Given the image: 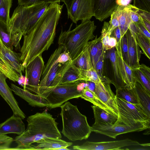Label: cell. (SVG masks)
I'll return each mask as SVG.
<instances>
[{
	"mask_svg": "<svg viewBox=\"0 0 150 150\" xmlns=\"http://www.w3.org/2000/svg\"><path fill=\"white\" fill-rule=\"evenodd\" d=\"M63 6L58 3L50 4L33 27L23 35L20 57L25 68L53 43Z\"/></svg>",
	"mask_w": 150,
	"mask_h": 150,
	"instance_id": "obj_1",
	"label": "cell"
},
{
	"mask_svg": "<svg viewBox=\"0 0 150 150\" xmlns=\"http://www.w3.org/2000/svg\"><path fill=\"white\" fill-rule=\"evenodd\" d=\"M27 121L26 129L15 138L14 141L17 146L12 150H33L35 146L32 144L39 140L47 137H62L55 119L45 110L29 116Z\"/></svg>",
	"mask_w": 150,
	"mask_h": 150,
	"instance_id": "obj_2",
	"label": "cell"
},
{
	"mask_svg": "<svg viewBox=\"0 0 150 150\" xmlns=\"http://www.w3.org/2000/svg\"><path fill=\"white\" fill-rule=\"evenodd\" d=\"M50 4L43 2L28 6L18 5L15 9L7 27L13 36L16 48H20L22 36L33 27Z\"/></svg>",
	"mask_w": 150,
	"mask_h": 150,
	"instance_id": "obj_3",
	"label": "cell"
},
{
	"mask_svg": "<svg viewBox=\"0 0 150 150\" xmlns=\"http://www.w3.org/2000/svg\"><path fill=\"white\" fill-rule=\"evenodd\" d=\"M72 25L67 31L62 29L58 43L63 46L64 51L69 54L74 61L82 53L89 41L95 37L93 33L96 26L94 21L91 20L82 21L71 30Z\"/></svg>",
	"mask_w": 150,
	"mask_h": 150,
	"instance_id": "obj_4",
	"label": "cell"
},
{
	"mask_svg": "<svg viewBox=\"0 0 150 150\" xmlns=\"http://www.w3.org/2000/svg\"><path fill=\"white\" fill-rule=\"evenodd\" d=\"M60 115L62 122V133L72 141L86 139L92 132L86 116L82 114L77 106L69 101L61 105Z\"/></svg>",
	"mask_w": 150,
	"mask_h": 150,
	"instance_id": "obj_5",
	"label": "cell"
},
{
	"mask_svg": "<svg viewBox=\"0 0 150 150\" xmlns=\"http://www.w3.org/2000/svg\"><path fill=\"white\" fill-rule=\"evenodd\" d=\"M64 51L59 45L52 54L44 67L38 87V95L43 97L59 84L67 70L74 64L72 61L62 63L59 57Z\"/></svg>",
	"mask_w": 150,
	"mask_h": 150,
	"instance_id": "obj_6",
	"label": "cell"
},
{
	"mask_svg": "<svg viewBox=\"0 0 150 150\" xmlns=\"http://www.w3.org/2000/svg\"><path fill=\"white\" fill-rule=\"evenodd\" d=\"M86 86L84 80L59 84L43 97L48 102L50 109L60 107L70 99L80 97Z\"/></svg>",
	"mask_w": 150,
	"mask_h": 150,
	"instance_id": "obj_7",
	"label": "cell"
},
{
	"mask_svg": "<svg viewBox=\"0 0 150 150\" xmlns=\"http://www.w3.org/2000/svg\"><path fill=\"white\" fill-rule=\"evenodd\" d=\"M118 115L115 123L127 125L139 122L150 123L149 118L144 110L139 104H133L116 97Z\"/></svg>",
	"mask_w": 150,
	"mask_h": 150,
	"instance_id": "obj_8",
	"label": "cell"
},
{
	"mask_svg": "<svg viewBox=\"0 0 150 150\" xmlns=\"http://www.w3.org/2000/svg\"><path fill=\"white\" fill-rule=\"evenodd\" d=\"M92 132L104 134L113 138L119 135L134 132L141 131L150 128V123L139 122L134 125H127L115 123L113 124L93 125Z\"/></svg>",
	"mask_w": 150,
	"mask_h": 150,
	"instance_id": "obj_9",
	"label": "cell"
},
{
	"mask_svg": "<svg viewBox=\"0 0 150 150\" xmlns=\"http://www.w3.org/2000/svg\"><path fill=\"white\" fill-rule=\"evenodd\" d=\"M42 54L37 56L25 68L27 83L24 89L26 88L38 95L39 83L45 66Z\"/></svg>",
	"mask_w": 150,
	"mask_h": 150,
	"instance_id": "obj_10",
	"label": "cell"
},
{
	"mask_svg": "<svg viewBox=\"0 0 150 150\" xmlns=\"http://www.w3.org/2000/svg\"><path fill=\"white\" fill-rule=\"evenodd\" d=\"M94 0H74L67 9L68 18L75 24L79 20H90L94 15Z\"/></svg>",
	"mask_w": 150,
	"mask_h": 150,
	"instance_id": "obj_11",
	"label": "cell"
},
{
	"mask_svg": "<svg viewBox=\"0 0 150 150\" xmlns=\"http://www.w3.org/2000/svg\"><path fill=\"white\" fill-rule=\"evenodd\" d=\"M140 144L137 141L127 139L120 140L100 142L87 141L81 145L74 146L73 148L74 150H120L122 149L120 148L125 146Z\"/></svg>",
	"mask_w": 150,
	"mask_h": 150,
	"instance_id": "obj_12",
	"label": "cell"
},
{
	"mask_svg": "<svg viewBox=\"0 0 150 150\" xmlns=\"http://www.w3.org/2000/svg\"><path fill=\"white\" fill-rule=\"evenodd\" d=\"M101 83H96L94 93L107 107L112 113L118 117V113L115 95L112 91L110 80L105 77Z\"/></svg>",
	"mask_w": 150,
	"mask_h": 150,
	"instance_id": "obj_13",
	"label": "cell"
},
{
	"mask_svg": "<svg viewBox=\"0 0 150 150\" xmlns=\"http://www.w3.org/2000/svg\"><path fill=\"white\" fill-rule=\"evenodd\" d=\"M117 65L120 77L125 85L132 89L134 87L136 81L132 68L125 62L123 58L121 51L120 41L115 47Z\"/></svg>",
	"mask_w": 150,
	"mask_h": 150,
	"instance_id": "obj_14",
	"label": "cell"
},
{
	"mask_svg": "<svg viewBox=\"0 0 150 150\" xmlns=\"http://www.w3.org/2000/svg\"><path fill=\"white\" fill-rule=\"evenodd\" d=\"M8 78L0 71V95L10 106L13 115L20 117L22 119L25 115L20 109L15 99L12 91L7 85L6 79Z\"/></svg>",
	"mask_w": 150,
	"mask_h": 150,
	"instance_id": "obj_15",
	"label": "cell"
},
{
	"mask_svg": "<svg viewBox=\"0 0 150 150\" xmlns=\"http://www.w3.org/2000/svg\"><path fill=\"white\" fill-rule=\"evenodd\" d=\"M11 89L15 94L32 106L48 108L49 106L48 102L45 98L37 94H32L27 89L21 88L12 83L11 84Z\"/></svg>",
	"mask_w": 150,
	"mask_h": 150,
	"instance_id": "obj_16",
	"label": "cell"
},
{
	"mask_svg": "<svg viewBox=\"0 0 150 150\" xmlns=\"http://www.w3.org/2000/svg\"><path fill=\"white\" fill-rule=\"evenodd\" d=\"M117 0H94V16L102 22L109 17L118 6Z\"/></svg>",
	"mask_w": 150,
	"mask_h": 150,
	"instance_id": "obj_17",
	"label": "cell"
},
{
	"mask_svg": "<svg viewBox=\"0 0 150 150\" xmlns=\"http://www.w3.org/2000/svg\"><path fill=\"white\" fill-rule=\"evenodd\" d=\"M125 34L128 46V65L132 68L138 67L140 65L141 51L136 41L135 34L131 33L128 29Z\"/></svg>",
	"mask_w": 150,
	"mask_h": 150,
	"instance_id": "obj_18",
	"label": "cell"
},
{
	"mask_svg": "<svg viewBox=\"0 0 150 150\" xmlns=\"http://www.w3.org/2000/svg\"><path fill=\"white\" fill-rule=\"evenodd\" d=\"M22 120L20 117L13 115L0 124V134L13 133L19 135L22 134L25 128Z\"/></svg>",
	"mask_w": 150,
	"mask_h": 150,
	"instance_id": "obj_19",
	"label": "cell"
},
{
	"mask_svg": "<svg viewBox=\"0 0 150 150\" xmlns=\"http://www.w3.org/2000/svg\"><path fill=\"white\" fill-rule=\"evenodd\" d=\"M0 50L7 63L19 75L21 78H22V73L24 71L25 67L21 62L20 56L18 54L6 47L0 38Z\"/></svg>",
	"mask_w": 150,
	"mask_h": 150,
	"instance_id": "obj_20",
	"label": "cell"
},
{
	"mask_svg": "<svg viewBox=\"0 0 150 150\" xmlns=\"http://www.w3.org/2000/svg\"><path fill=\"white\" fill-rule=\"evenodd\" d=\"M38 144L35 146L34 150H58L71 146L72 143L67 142L60 138L47 137L36 141Z\"/></svg>",
	"mask_w": 150,
	"mask_h": 150,
	"instance_id": "obj_21",
	"label": "cell"
},
{
	"mask_svg": "<svg viewBox=\"0 0 150 150\" xmlns=\"http://www.w3.org/2000/svg\"><path fill=\"white\" fill-rule=\"evenodd\" d=\"M109 50L107 56L109 59L111 67L112 77V79L110 80L111 83L114 85L116 90L125 85L120 74L117 61L115 47H113Z\"/></svg>",
	"mask_w": 150,
	"mask_h": 150,
	"instance_id": "obj_22",
	"label": "cell"
},
{
	"mask_svg": "<svg viewBox=\"0 0 150 150\" xmlns=\"http://www.w3.org/2000/svg\"><path fill=\"white\" fill-rule=\"evenodd\" d=\"M95 120L93 125L113 124L117 121L118 117L95 105L92 106Z\"/></svg>",
	"mask_w": 150,
	"mask_h": 150,
	"instance_id": "obj_23",
	"label": "cell"
},
{
	"mask_svg": "<svg viewBox=\"0 0 150 150\" xmlns=\"http://www.w3.org/2000/svg\"><path fill=\"white\" fill-rule=\"evenodd\" d=\"M115 10L122 37L125 34L132 22L129 9L128 5L126 6H119Z\"/></svg>",
	"mask_w": 150,
	"mask_h": 150,
	"instance_id": "obj_24",
	"label": "cell"
},
{
	"mask_svg": "<svg viewBox=\"0 0 150 150\" xmlns=\"http://www.w3.org/2000/svg\"><path fill=\"white\" fill-rule=\"evenodd\" d=\"M136 81L134 88L139 104L143 108L148 117L150 118V93L138 81Z\"/></svg>",
	"mask_w": 150,
	"mask_h": 150,
	"instance_id": "obj_25",
	"label": "cell"
},
{
	"mask_svg": "<svg viewBox=\"0 0 150 150\" xmlns=\"http://www.w3.org/2000/svg\"><path fill=\"white\" fill-rule=\"evenodd\" d=\"M101 39V35L98 38L96 35L94 40L88 42L91 60L92 65L95 69L96 63L104 49Z\"/></svg>",
	"mask_w": 150,
	"mask_h": 150,
	"instance_id": "obj_26",
	"label": "cell"
},
{
	"mask_svg": "<svg viewBox=\"0 0 150 150\" xmlns=\"http://www.w3.org/2000/svg\"><path fill=\"white\" fill-rule=\"evenodd\" d=\"M74 64L82 73L93 67L91 60L89 51L88 42L78 57L74 61Z\"/></svg>",
	"mask_w": 150,
	"mask_h": 150,
	"instance_id": "obj_27",
	"label": "cell"
},
{
	"mask_svg": "<svg viewBox=\"0 0 150 150\" xmlns=\"http://www.w3.org/2000/svg\"><path fill=\"white\" fill-rule=\"evenodd\" d=\"M80 80L86 81V79L81 71L73 64L65 73L59 85Z\"/></svg>",
	"mask_w": 150,
	"mask_h": 150,
	"instance_id": "obj_28",
	"label": "cell"
},
{
	"mask_svg": "<svg viewBox=\"0 0 150 150\" xmlns=\"http://www.w3.org/2000/svg\"><path fill=\"white\" fill-rule=\"evenodd\" d=\"M115 97L133 104H139L134 88L130 89L125 86L116 90Z\"/></svg>",
	"mask_w": 150,
	"mask_h": 150,
	"instance_id": "obj_29",
	"label": "cell"
},
{
	"mask_svg": "<svg viewBox=\"0 0 150 150\" xmlns=\"http://www.w3.org/2000/svg\"><path fill=\"white\" fill-rule=\"evenodd\" d=\"M0 71L13 82H18L21 79L19 75L6 62L0 50Z\"/></svg>",
	"mask_w": 150,
	"mask_h": 150,
	"instance_id": "obj_30",
	"label": "cell"
},
{
	"mask_svg": "<svg viewBox=\"0 0 150 150\" xmlns=\"http://www.w3.org/2000/svg\"><path fill=\"white\" fill-rule=\"evenodd\" d=\"M80 97L91 102L94 105L97 106L113 114L107 107L96 96L95 94L88 88L87 86L82 90V95Z\"/></svg>",
	"mask_w": 150,
	"mask_h": 150,
	"instance_id": "obj_31",
	"label": "cell"
},
{
	"mask_svg": "<svg viewBox=\"0 0 150 150\" xmlns=\"http://www.w3.org/2000/svg\"><path fill=\"white\" fill-rule=\"evenodd\" d=\"M0 38L5 46L13 50L14 46L13 36L8 31L7 25L0 21Z\"/></svg>",
	"mask_w": 150,
	"mask_h": 150,
	"instance_id": "obj_32",
	"label": "cell"
},
{
	"mask_svg": "<svg viewBox=\"0 0 150 150\" xmlns=\"http://www.w3.org/2000/svg\"><path fill=\"white\" fill-rule=\"evenodd\" d=\"M135 36L137 43L142 50L143 54L150 59V40L139 31L135 33Z\"/></svg>",
	"mask_w": 150,
	"mask_h": 150,
	"instance_id": "obj_33",
	"label": "cell"
},
{
	"mask_svg": "<svg viewBox=\"0 0 150 150\" xmlns=\"http://www.w3.org/2000/svg\"><path fill=\"white\" fill-rule=\"evenodd\" d=\"M12 0H5L0 6V21L8 25L10 18V11Z\"/></svg>",
	"mask_w": 150,
	"mask_h": 150,
	"instance_id": "obj_34",
	"label": "cell"
},
{
	"mask_svg": "<svg viewBox=\"0 0 150 150\" xmlns=\"http://www.w3.org/2000/svg\"><path fill=\"white\" fill-rule=\"evenodd\" d=\"M135 80L140 83L150 93V80L141 72L138 68H132Z\"/></svg>",
	"mask_w": 150,
	"mask_h": 150,
	"instance_id": "obj_35",
	"label": "cell"
},
{
	"mask_svg": "<svg viewBox=\"0 0 150 150\" xmlns=\"http://www.w3.org/2000/svg\"><path fill=\"white\" fill-rule=\"evenodd\" d=\"M109 25V23L104 22L101 31V42L103 47L106 50H108V43L112 34L108 31Z\"/></svg>",
	"mask_w": 150,
	"mask_h": 150,
	"instance_id": "obj_36",
	"label": "cell"
},
{
	"mask_svg": "<svg viewBox=\"0 0 150 150\" xmlns=\"http://www.w3.org/2000/svg\"><path fill=\"white\" fill-rule=\"evenodd\" d=\"M82 74L85 78L86 80L93 82L95 83H101L102 81L93 67L85 71Z\"/></svg>",
	"mask_w": 150,
	"mask_h": 150,
	"instance_id": "obj_37",
	"label": "cell"
},
{
	"mask_svg": "<svg viewBox=\"0 0 150 150\" xmlns=\"http://www.w3.org/2000/svg\"><path fill=\"white\" fill-rule=\"evenodd\" d=\"M106 51L104 48L95 67V70L102 81L105 77L103 76V65Z\"/></svg>",
	"mask_w": 150,
	"mask_h": 150,
	"instance_id": "obj_38",
	"label": "cell"
},
{
	"mask_svg": "<svg viewBox=\"0 0 150 150\" xmlns=\"http://www.w3.org/2000/svg\"><path fill=\"white\" fill-rule=\"evenodd\" d=\"M62 0H17L18 5L28 6L40 3L59 4Z\"/></svg>",
	"mask_w": 150,
	"mask_h": 150,
	"instance_id": "obj_39",
	"label": "cell"
},
{
	"mask_svg": "<svg viewBox=\"0 0 150 150\" xmlns=\"http://www.w3.org/2000/svg\"><path fill=\"white\" fill-rule=\"evenodd\" d=\"M120 44L121 51L123 58L128 65V46L127 40L125 34L121 38Z\"/></svg>",
	"mask_w": 150,
	"mask_h": 150,
	"instance_id": "obj_40",
	"label": "cell"
},
{
	"mask_svg": "<svg viewBox=\"0 0 150 150\" xmlns=\"http://www.w3.org/2000/svg\"><path fill=\"white\" fill-rule=\"evenodd\" d=\"M128 6L129 9L130 17L132 22L134 23L141 22L142 18L138 12L139 9L133 5L129 4Z\"/></svg>",
	"mask_w": 150,
	"mask_h": 150,
	"instance_id": "obj_41",
	"label": "cell"
},
{
	"mask_svg": "<svg viewBox=\"0 0 150 150\" xmlns=\"http://www.w3.org/2000/svg\"><path fill=\"white\" fill-rule=\"evenodd\" d=\"M133 5L140 10L150 13V0H133Z\"/></svg>",
	"mask_w": 150,
	"mask_h": 150,
	"instance_id": "obj_42",
	"label": "cell"
},
{
	"mask_svg": "<svg viewBox=\"0 0 150 150\" xmlns=\"http://www.w3.org/2000/svg\"><path fill=\"white\" fill-rule=\"evenodd\" d=\"M110 16V19L109 22L108 31L112 33L113 30L119 26V23L115 10L111 14Z\"/></svg>",
	"mask_w": 150,
	"mask_h": 150,
	"instance_id": "obj_43",
	"label": "cell"
},
{
	"mask_svg": "<svg viewBox=\"0 0 150 150\" xmlns=\"http://www.w3.org/2000/svg\"><path fill=\"white\" fill-rule=\"evenodd\" d=\"M139 31L142 35L150 40V33L144 25L142 21L139 23H134Z\"/></svg>",
	"mask_w": 150,
	"mask_h": 150,
	"instance_id": "obj_44",
	"label": "cell"
},
{
	"mask_svg": "<svg viewBox=\"0 0 150 150\" xmlns=\"http://www.w3.org/2000/svg\"><path fill=\"white\" fill-rule=\"evenodd\" d=\"M59 59L60 62L63 63H65L69 61H72L69 54L64 51H63L60 54Z\"/></svg>",
	"mask_w": 150,
	"mask_h": 150,
	"instance_id": "obj_45",
	"label": "cell"
},
{
	"mask_svg": "<svg viewBox=\"0 0 150 150\" xmlns=\"http://www.w3.org/2000/svg\"><path fill=\"white\" fill-rule=\"evenodd\" d=\"M143 74L150 80V68L144 64L140 65L138 67Z\"/></svg>",
	"mask_w": 150,
	"mask_h": 150,
	"instance_id": "obj_46",
	"label": "cell"
},
{
	"mask_svg": "<svg viewBox=\"0 0 150 150\" xmlns=\"http://www.w3.org/2000/svg\"><path fill=\"white\" fill-rule=\"evenodd\" d=\"M116 39L117 43L119 42L121 40V32L119 26L115 28L112 31V33Z\"/></svg>",
	"mask_w": 150,
	"mask_h": 150,
	"instance_id": "obj_47",
	"label": "cell"
},
{
	"mask_svg": "<svg viewBox=\"0 0 150 150\" xmlns=\"http://www.w3.org/2000/svg\"><path fill=\"white\" fill-rule=\"evenodd\" d=\"M138 13L142 18L150 23V13L139 9Z\"/></svg>",
	"mask_w": 150,
	"mask_h": 150,
	"instance_id": "obj_48",
	"label": "cell"
},
{
	"mask_svg": "<svg viewBox=\"0 0 150 150\" xmlns=\"http://www.w3.org/2000/svg\"><path fill=\"white\" fill-rule=\"evenodd\" d=\"M117 44V42L116 39L113 37L110 36L108 43V50L115 47Z\"/></svg>",
	"mask_w": 150,
	"mask_h": 150,
	"instance_id": "obj_49",
	"label": "cell"
},
{
	"mask_svg": "<svg viewBox=\"0 0 150 150\" xmlns=\"http://www.w3.org/2000/svg\"><path fill=\"white\" fill-rule=\"evenodd\" d=\"M85 81L86 84L88 88L94 93L96 88V83L90 81Z\"/></svg>",
	"mask_w": 150,
	"mask_h": 150,
	"instance_id": "obj_50",
	"label": "cell"
},
{
	"mask_svg": "<svg viewBox=\"0 0 150 150\" xmlns=\"http://www.w3.org/2000/svg\"><path fill=\"white\" fill-rule=\"evenodd\" d=\"M132 0H117L116 4L119 6H126L129 4Z\"/></svg>",
	"mask_w": 150,
	"mask_h": 150,
	"instance_id": "obj_51",
	"label": "cell"
},
{
	"mask_svg": "<svg viewBox=\"0 0 150 150\" xmlns=\"http://www.w3.org/2000/svg\"><path fill=\"white\" fill-rule=\"evenodd\" d=\"M142 22L148 30L150 32V23L142 18Z\"/></svg>",
	"mask_w": 150,
	"mask_h": 150,
	"instance_id": "obj_52",
	"label": "cell"
},
{
	"mask_svg": "<svg viewBox=\"0 0 150 150\" xmlns=\"http://www.w3.org/2000/svg\"><path fill=\"white\" fill-rule=\"evenodd\" d=\"M74 0H62V1L64 3L67 9L69 8L71 3Z\"/></svg>",
	"mask_w": 150,
	"mask_h": 150,
	"instance_id": "obj_53",
	"label": "cell"
},
{
	"mask_svg": "<svg viewBox=\"0 0 150 150\" xmlns=\"http://www.w3.org/2000/svg\"><path fill=\"white\" fill-rule=\"evenodd\" d=\"M2 142L0 137V150H1L2 148Z\"/></svg>",
	"mask_w": 150,
	"mask_h": 150,
	"instance_id": "obj_54",
	"label": "cell"
},
{
	"mask_svg": "<svg viewBox=\"0 0 150 150\" xmlns=\"http://www.w3.org/2000/svg\"><path fill=\"white\" fill-rule=\"evenodd\" d=\"M4 0H0V6L2 4Z\"/></svg>",
	"mask_w": 150,
	"mask_h": 150,
	"instance_id": "obj_55",
	"label": "cell"
}]
</instances>
